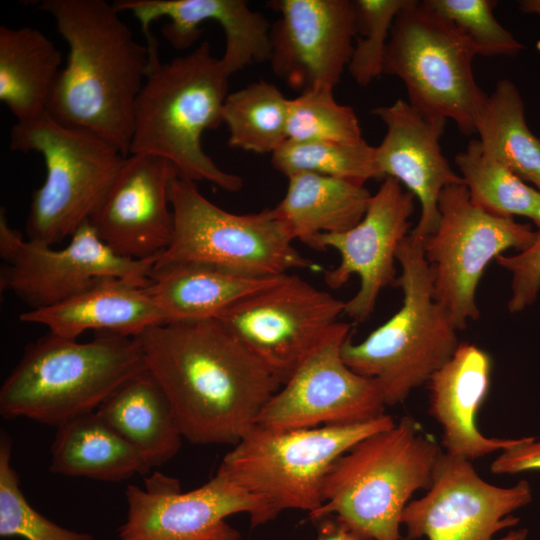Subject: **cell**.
Masks as SVG:
<instances>
[{
	"label": "cell",
	"instance_id": "cell-7",
	"mask_svg": "<svg viewBox=\"0 0 540 540\" xmlns=\"http://www.w3.org/2000/svg\"><path fill=\"white\" fill-rule=\"evenodd\" d=\"M9 146L43 157L46 178L32 194L25 230L27 240L48 246L92 219L127 157L100 136L63 125L48 112L16 122Z\"/></svg>",
	"mask_w": 540,
	"mask_h": 540
},
{
	"label": "cell",
	"instance_id": "cell-16",
	"mask_svg": "<svg viewBox=\"0 0 540 540\" xmlns=\"http://www.w3.org/2000/svg\"><path fill=\"white\" fill-rule=\"evenodd\" d=\"M351 324L338 322L327 338L270 398L256 424L274 429L347 425L384 415L378 382L354 372L342 346Z\"/></svg>",
	"mask_w": 540,
	"mask_h": 540
},
{
	"label": "cell",
	"instance_id": "cell-19",
	"mask_svg": "<svg viewBox=\"0 0 540 540\" xmlns=\"http://www.w3.org/2000/svg\"><path fill=\"white\" fill-rule=\"evenodd\" d=\"M179 171L152 154H129L103 204L90 220L101 241L131 260L158 259L174 228L170 186Z\"/></svg>",
	"mask_w": 540,
	"mask_h": 540
},
{
	"label": "cell",
	"instance_id": "cell-25",
	"mask_svg": "<svg viewBox=\"0 0 540 540\" xmlns=\"http://www.w3.org/2000/svg\"><path fill=\"white\" fill-rule=\"evenodd\" d=\"M152 469L171 460L183 435L172 405L145 370L118 387L95 411Z\"/></svg>",
	"mask_w": 540,
	"mask_h": 540
},
{
	"label": "cell",
	"instance_id": "cell-4",
	"mask_svg": "<svg viewBox=\"0 0 540 540\" xmlns=\"http://www.w3.org/2000/svg\"><path fill=\"white\" fill-rule=\"evenodd\" d=\"M147 370L137 338L97 333L85 343L52 333L28 344L0 388V414L59 427L97 408Z\"/></svg>",
	"mask_w": 540,
	"mask_h": 540
},
{
	"label": "cell",
	"instance_id": "cell-31",
	"mask_svg": "<svg viewBox=\"0 0 540 540\" xmlns=\"http://www.w3.org/2000/svg\"><path fill=\"white\" fill-rule=\"evenodd\" d=\"M454 161L474 205L497 217L528 218L540 229V190L486 156L478 139L470 140Z\"/></svg>",
	"mask_w": 540,
	"mask_h": 540
},
{
	"label": "cell",
	"instance_id": "cell-29",
	"mask_svg": "<svg viewBox=\"0 0 540 540\" xmlns=\"http://www.w3.org/2000/svg\"><path fill=\"white\" fill-rule=\"evenodd\" d=\"M482 152L540 190V138L528 127L516 85L499 80L478 117Z\"/></svg>",
	"mask_w": 540,
	"mask_h": 540
},
{
	"label": "cell",
	"instance_id": "cell-33",
	"mask_svg": "<svg viewBox=\"0 0 540 540\" xmlns=\"http://www.w3.org/2000/svg\"><path fill=\"white\" fill-rule=\"evenodd\" d=\"M362 139L354 109L338 103L333 91L307 90L289 99L287 140L357 143Z\"/></svg>",
	"mask_w": 540,
	"mask_h": 540
},
{
	"label": "cell",
	"instance_id": "cell-32",
	"mask_svg": "<svg viewBox=\"0 0 540 540\" xmlns=\"http://www.w3.org/2000/svg\"><path fill=\"white\" fill-rule=\"evenodd\" d=\"M375 153L376 147L365 139L357 143L286 140L271 155V163L286 177L310 172L364 185L380 179Z\"/></svg>",
	"mask_w": 540,
	"mask_h": 540
},
{
	"label": "cell",
	"instance_id": "cell-39",
	"mask_svg": "<svg viewBox=\"0 0 540 540\" xmlns=\"http://www.w3.org/2000/svg\"><path fill=\"white\" fill-rule=\"evenodd\" d=\"M317 522L315 540H369L354 533L334 516L321 518Z\"/></svg>",
	"mask_w": 540,
	"mask_h": 540
},
{
	"label": "cell",
	"instance_id": "cell-34",
	"mask_svg": "<svg viewBox=\"0 0 540 540\" xmlns=\"http://www.w3.org/2000/svg\"><path fill=\"white\" fill-rule=\"evenodd\" d=\"M12 441L0 438V536L25 540H94L93 535L64 528L34 509L25 498L11 464Z\"/></svg>",
	"mask_w": 540,
	"mask_h": 540
},
{
	"label": "cell",
	"instance_id": "cell-5",
	"mask_svg": "<svg viewBox=\"0 0 540 540\" xmlns=\"http://www.w3.org/2000/svg\"><path fill=\"white\" fill-rule=\"evenodd\" d=\"M441 451L412 417H402L335 461L309 519L334 516L363 538L400 540L403 510L416 491L430 487Z\"/></svg>",
	"mask_w": 540,
	"mask_h": 540
},
{
	"label": "cell",
	"instance_id": "cell-23",
	"mask_svg": "<svg viewBox=\"0 0 540 540\" xmlns=\"http://www.w3.org/2000/svg\"><path fill=\"white\" fill-rule=\"evenodd\" d=\"M145 287L123 278L101 277L70 298L51 307L27 310L19 319L69 339L89 330L136 338L165 323Z\"/></svg>",
	"mask_w": 540,
	"mask_h": 540
},
{
	"label": "cell",
	"instance_id": "cell-27",
	"mask_svg": "<svg viewBox=\"0 0 540 540\" xmlns=\"http://www.w3.org/2000/svg\"><path fill=\"white\" fill-rule=\"evenodd\" d=\"M62 57L37 28L0 26V100L17 122L48 111Z\"/></svg>",
	"mask_w": 540,
	"mask_h": 540
},
{
	"label": "cell",
	"instance_id": "cell-10",
	"mask_svg": "<svg viewBox=\"0 0 540 540\" xmlns=\"http://www.w3.org/2000/svg\"><path fill=\"white\" fill-rule=\"evenodd\" d=\"M473 46L422 1L409 0L393 23L383 74L398 77L408 103L431 119H450L464 135L476 133L488 95L473 73Z\"/></svg>",
	"mask_w": 540,
	"mask_h": 540
},
{
	"label": "cell",
	"instance_id": "cell-22",
	"mask_svg": "<svg viewBox=\"0 0 540 540\" xmlns=\"http://www.w3.org/2000/svg\"><path fill=\"white\" fill-rule=\"evenodd\" d=\"M490 355L472 343H460L452 357L426 383L431 416L442 428L443 451L472 461L502 452L522 438L500 439L483 435L476 417L491 382Z\"/></svg>",
	"mask_w": 540,
	"mask_h": 540
},
{
	"label": "cell",
	"instance_id": "cell-12",
	"mask_svg": "<svg viewBox=\"0 0 540 540\" xmlns=\"http://www.w3.org/2000/svg\"><path fill=\"white\" fill-rule=\"evenodd\" d=\"M344 307L345 301L329 292L285 274L215 320L283 385L327 338Z\"/></svg>",
	"mask_w": 540,
	"mask_h": 540
},
{
	"label": "cell",
	"instance_id": "cell-14",
	"mask_svg": "<svg viewBox=\"0 0 540 540\" xmlns=\"http://www.w3.org/2000/svg\"><path fill=\"white\" fill-rule=\"evenodd\" d=\"M61 249L24 239L0 210L1 292H11L29 309L56 305L101 277L148 285L157 259L131 260L116 255L98 237L90 221Z\"/></svg>",
	"mask_w": 540,
	"mask_h": 540
},
{
	"label": "cell",
	"instance_id": "cell-1",
	"mask_svg": "<svg viewBox=\"0 0 540 540\" xmlns=\"http://www.w3.org/2000/svg\"><path fill=\"white\" fill-rule=\"evenodd\" d=\"M136 338L193 444L235 445L282 386L215 319L160 324Z\"/></svg>",
	"mask_w": 540,
	"mask_h": 540
},
{
	"label": "cell",
	"instance_id": "cell-35",
	"mask_svg": "<svg viewBox=\"0 0 540 540\" xmlns=\"http://www.w3.org/2000/svg\"><path fill=\"white\" fill-rule=\"evenodd\" d=\"M409 0H354L356 36L347 67L360 86L383 74L390 32L399 11Z\"/></svg>",
	"mask_w": 540,
	"mask_h": 540
},
{
	"label": "cell",
	"instance_id": "cell-24",
	"mask_svg": "<svg viewBox=\"0 0 540 540\" xmlns=\"http://www.w3.org/2000/svg\"><path fill=\"white\" fill-rule=\"evenodd\" d=\"M282 276L252 277L201 263L155 262L145 290L165 323L201 321L215 319L236 301L275 284Z\"/></svg>",
	"mask_w": 540,
	"mask_h": 540
},
{
	"label": "cell",
	"instance_id": "cell-36",
	"mask_svg": "<svg viewBox=\"0 0 540 540\" xmlns=\"http://www.w3.org/2000/svg\"><path fill=\"white\" fill-rule=\"evenodd\" d=\"M432 12L449 22L477 55H513L524 46L494 16V0H424Z\"/></svg>",
	"mask_w": 540,
	"mask_h": 540
},
{
	"label": "cell",
	"instance_id": "cell-30",
	"mask_svg": "<svg viewBox=\"0 0 540 540\" xmlns=\"http://www.w3.org/2000/svg\"><path fill=\"white\" fill-rule=\"evenodd\" d=\"M288 101L277 86L262 79L229 93L222 113L228 145L272 155L287 140Z\"/></svg>",
	"mask_w": 540,
	"mask_h": 540
},
{
	"label": "cell",
	"instance_id": "cell-26",
	"mask_svg": "<svg viewBox=\"0 0 540 540\" xmlns=\"http://www.w3.org/2000/svg\"><path fill=\"white\" fill-rule=\"evenodd\" d=\"M287 178V191L274 211L291 239L309 247L319 235L354 227L372 197L364 185L339 178L310 172Z\"/></svg>",
	"mask_w": 540,
	"mask_h": 540
},
{
	"label": "cell",
	"instance_id": "cell-6",
	"mask_svg": "<svg viewBox=\"0 0 540 540\" xmlns=\"http://www.w3.org/2000/svg\"><path fill=\"white\" fill-rule=\"evenodd\" d=\"M396 260L401 274L394 285L402 290V306L361 342L354 343L350 335L341 351L354 372L378 382L386 406L403 402L426 384L460 344L450 314L434 298L422 241L409 234Z\"/></svg>",
	"mask_w": 540,
	"mask_h": 540
},
{
	"label": "cell",
	"instance_id": "cell-2",
	"mask_svg": "<svg viewBox=\"0 0 540 540\" xmlns=\"http://www.w3.org/2000/svg\"><path fill=\"white\" fill-rule=\"evenodd\" d=\"M38 7L54 18L68 45L47 112L128 156L135 105L149 73L147 47L105 0H42Z\"/></svg>",
	"mask_w": 540,
	"mask_h": 540
},
{
	"label": "cell",
	"instance_id": "cell-38",
	"mask_svg": "<svg viewBox=\"0 0 540 540\" xmlns=\"http://www.w3.org/2000/svg\"><path fill=\"white\" fill-rule=\"evenodd\" d=\"M540 471V440L522 437V440L502 451L491 464L494 474H517Z\"/></svg>",
	"mask_w": 540,
	"mask_h": 540
},
{
	"label": "cell",
	"instance_id": "cell-40",
	"mask_svg": "<svg viewBox=\"0 0 540 540\" xmlns=\"http://www.w3.org/2000/svg\"><path fill=\"white\" fill-rule=\"evenodd\" d=\"M518 4L523 13L540 15V0H522Z\"/></svg>",
	"mask_w": 540,
	"mask_h": 540
},
{
	"label": "cell",
	"instance_id": "cell-18",
	"mask_svg": "<svg viewBox=\"0 0 540 540\" xmlns=\"http://www.w3.org/2000/svg\"><path fill=\"white\" fill-rule=\"evenodd\" d=\"M280 14L270 28L268 61L291 88L330 90L348 67L356 36L350 0H273Z\"/></svg>",
	"mask_w": 540,
	"mask_h": 540
},
{
	"label": "cell",
	"instance_id": "cell-21",
	"mask_svg": "<svg viewBox=\"0 0 540 540\" xmlns=\"http://www.w3.org/2000/svg\"><path fill=\"white\" fill-rule=\"evenodd\" d=\"M120 12L132 13L141 24L149 53V72L161 62L158 44L150 31L151 23L168 18L162 32L176 49L189 48L202 33L201 24L217 22L225 34V49L221 60L227 71L234 73L246 67L268 61L270 28L267 18L251 10L244 0H117Z\"/></svg>",
	"mask_w": 540,
	"mask_h": 540
},
{
	"label": "cell",
	"instance_id": "cell-28",
	"mask_svg": "<svg viewBox=\"0 0 540 540\" xmlns=\"http://www.w3.org/2000/svg\"><path fill=\"white\" fill-rule=\"evenodd\" d=\"M49 470L63 476L120 482L145 475L151 468L133 446L91 412L57 427Z\"/></svg>",
	"mask_w": 540,
	"mask_h": 540
},
{
	"label": "cell",
	"instance_id": "cell-13",
	"mask_svg": "<svg viewBox=\"0 0 540 540\" xmlns=\"http://www.w3.org/2000/svg\"><path fill=\"white\" fill-rule=\"evenodd\" d=\"M128 511L118 540H239L226 518L247 513L252 526L277 516L263 497L253 494L218 468L202 486L183 492L179 480L160 472L144 486L125 491Z\"/></svg>",
	"mask_w": 540,
	"mask_h": 540
},
{
	"label": "cell",
	"instance_id": "cell-20",
	"mask_svg": "<svg viewBox=\"0 0 540 540\" xmlns=\"http://www.w3.org/2000/svg\"><path fill=\"white\" fill-rule=\"evenodd\" d=\"M371 113L386 126V134L375 153L380 179L397 180L419 200L420 217L410 234L422 240L438 226L442 190L464 184L440 145L447 120L428 118L403 99L375 107Z\"/></svg>",
	"mask_w": 540,
	"mask_h": 540
},
{
	"label": "cell",
	"instance_id": "cell-9",
	"mask_svg": "<svg viewBox=\"0 0 540 540\" xmlns=\"http://www.w3.org/2000/svg\"><path fill=\"white\" fill-rule=\"evenodd\" d=\"M174 228L168 248L156 263H201L252 277L317 271L303 256L274 208L235 214L208 200L196 183L177 176L170 186Z\"/></svg>",
	"mask_w": 540,
	"mask_h": 540
},
{
	"label": "cell",
	"instance_id": "cell-11",
	"mask_svg": "<svg viewBox=\"0 0 540 540\" xmlns=\"http://www.w3.org/2000/svg\"><path fill=\"white\" fill-rule=\"evenodd\" d=\"M438 209V226L421 240L422 248L433 273L434 298L462 330L480 316L475 295L489 263L508 249H527L535 231L529 224L480 209L464 184L444 188Z\"/></svg>",
	"mask_w": 540,
	"mask_h": 540
},
{
	"label": "cell",
	"instance_id": "cell-37",
	"mask_svg": "<svg viewBox=\"0 0 540 540\" xmlns=\"http://www.w3.org/2000/svg\"><path fill=\"white\" fill-rule=\"evenodd\" d=\"M497 263L511 273L510 313H518L532 305L540 292V229L532 244L514 255H500Z\"/></svg>",
	"mask_w": 540,
	"mask_h": 540
},
{
	"label": "cell",
	"instance_id": "cell-17",
	"mask_svg": "<svg viewBox=\"0 0 540 540\" xmlns=\"http://www.w3.org/2000/svg\"><path fill=\"white\" fill-rule=\"evenodd\" d=\"M414 195L397 180L386 177L372 195L363 218L351 229L319 235L312 248L335 249L339 264L324 273L328 287H343L352 275L360 279L357 293L345 302L344 313L354 323L373 313L381 291L397 279L396 253L411 232Z\"/></svg>",
	"mask_w": 540,
	"mask_h": 540
},
{
	"label": "cell",
	"instance_id": "cell-15",
	"mask_svg": "<svg viewBox=\"0 0 540 540\" xmlns=\"http://www.w3.org/2000/svg\"><path fill=\"white\" fill-rule=\"evenodd\" d=\"M531 500L527 481L510 487L493 485L478 475L471 461L442 450L430 487L423 497L407 504L401 525L406 527L409 540H525L526 528L494 536L515 526L519 518L512 513Z\"/></svg>",
	"mask_w": 540,
	"mask_h": 540
},
{
	"label": "cell",
	"instance_id": "cell-8",
	"mask_svg": "<svg viewBox=\"0 0 540 540\" xmlns=\"http://www.w3.org/2000/svg\"><path fill=\"white\" fill-rule=\"evenodd\" d=\"M387 414L347 425L274 429L255 424L225 455L219 468L279 513H311L322 504L335 461L361 440L394 426Z\"/></svg>",
	"mask_w": 540,
	"mask_h": 540
},
{
	"label": "cell",
	"instance_id": "cell-3",
	"mask_svg": "<svg viewBox=\"0 0 540 540\" xmlns=\"http://www.w3.org/2000/svg\"><path fill=\"white\" fill-rule=\"evenodd\" d=\"M230 77L207 41L150 71L135 105L129 154L157 155L182 178L240 190L243 179L219 168L201 145L203 132L223 124Z\"/></svg>",
	"mask_w": 540,
	"mask_h": 540
}]
</instances>
